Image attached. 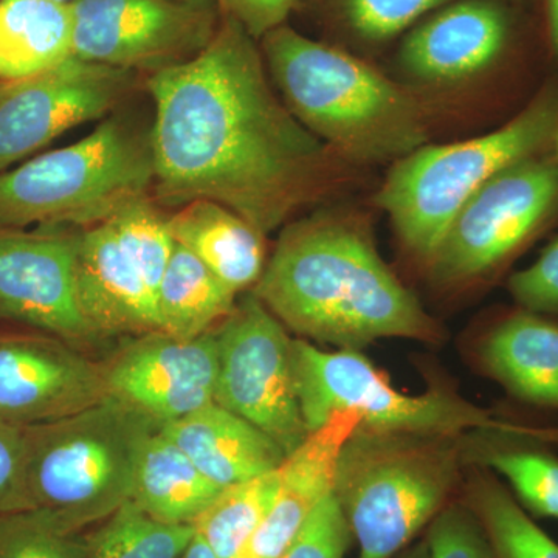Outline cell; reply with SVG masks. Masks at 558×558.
I'll return each mask as SVG.
<instances>
[{"mask_svg": "<svg viewBox=\"0 0 558 558\" xmlns=\"http://www.w3.org/2000/svg\"><path fill=\"white\" fill-rule=\"evenodd\" d=\"M73 54L150 75L185 64L215 38L216 0H75Z\"/></svg>", "mask_w": 558, "mask_h": 558, "instance_id": "cell-11", "label": "cell"}, {"mask_svg": "<svg viewBox=\"0 0 558 558\" xmlns=\"http://www.w3.org/2000/svg\"><path fill=\"white\" fill-rule=\"evenodd\" d=\"M57 2L72 3L75 2V0H57Z\"/></svg>", "mask_w": 558, "mask_h": 558, "instance_id": "cell-41", "label": "cell"}, {"mask_svg": "<svg viewBox=\"0 0 558 558\" xmlns=\"http://www.w3.org/2000/svg\"><path fill=\"white\" fill-rule=\"evenodd\" d=\"M558 222V157L521 161L459 209L429 259L433 278L462 284L498 274Z\"/></svg>", "mask_w": 558, "mask_h": 558, "instance_id": "cell-9", "label": "cell"}, {"mask_svg": "<svg viewBox=\"0 0 558 558\" xmlns=\"http://www.w3.org/2000/svg\"><path fill=\"white\" fill-rule=\"evenodd\" d=\"M450 2L453 0H337V9L360 39L385 43Z\"/></svg>", "mask_w": 558, "mask_h": 558, "instance_id": "cell-31", "label": "cell"}, {"mask_svg": "<svg viewBox=\"0 0 558 558\" xmlns=\"http://www.w3.org/2000/svg\"><path fill=\"white\" fill-rule=\"evenodd\" d=\"M542 36L550 60L558 64V0H539Z\"/></svg>", "mask_w": 558, "mask_h": 558, "instance_id": "cell-37", "label": "cell"}, {"mask_svg": "<svg viewBox=\"0 0 558 558\" xmlns=\"http://www.w3.org/2000/svg\"><path fill=\"white\" fill-rule=\"evenodd\" d=\"M109 398L102 365L49 333H0V422L31 427Z\"/></svg>", "mask_w": 558, "mask_h": 558, "instance_id": "cell-14", "label": "cell"}, {"mask_svg": "<svg viewBox=\"0 0 558 558\" xmlns=\"http://www.w3.org/2000/svg\"><path fill=\"white\" fill-rule=\"evenodd\" d=\"M480 450L481 465L508 481L520 506L535 517L558 520V458L548 444L524 436H494Z\"/></svg>", "mask_w": 558, "mask_h": 558, "instance_id": "cell-27", "label": "cell"}, {"mask_svg": "<svg viewBox=\"0 0 558 558\" xmlns=\"http://www.w3.org/2000/svg\"><path fill=\"white\" fill-rule=\"evenodd\" d=\"M172 240L190 250L233 292L258 284L266 269L264 236L219 202L199 199L167 218Z\"/></svg>", "mask_w": 558, "mask_h": 558, "instance_id": "cell-21", "label": "cell"}, {"mask_svg": "<svg viewBox=\"0 0 558 558\" xmlns=\"http://www.w3.org/2000/svg\"><path fill=\"white\" fill-rule=\"evenodd\" d=\"M110 220L124 247L137 260L157 300V290L174 248L167 218L148 197L121 209Z\"/></svg>", "mask_w": 558, "mask_h": 558, "instance_id": "cell-29", "label": "cell"}, {"mask_svg": "<svg viewBox=\"0 0 558 558\" xmlns=\"http://www.w3.org/2000/svg\"><path fill=\"white\" fill-rule=\"evenodd\" d=\"M557 135L558 75L497 131L425 145L395 161L374 202L388 213L402 244L428 264L465 202L499 172L553 153Z\"/></svg>", "mask_w": 558, "mask_h": 558, "instance_id": "cell-5", "label": "cell"}, {"mask_svg": "<svg viewBox=\"0 0 558 558\" xmlns=\"http://www.w3.org/2000/svg\"><path fill=\"white\" fill-rule=\"evenodd\" d=\"M352 535L333 495L312 513L284 558H344Z\"/></svg>", "mask_w": 558, "mask_h": 558, "instance_id": "cell-34", "label": "cell"}, {"mask_svg": "<svg viewBox=\"0 0 558 558\" xmlns=\"http://www.w3.org/2000/svg\"><path fill=\"white\" fill-rule=\"evenodd\" d=\"M179 558H216V556L213 554V550L208 548L207 543L194 532V537L191 539L189 548L183 550L182 556Z\"/></svg>", "mask_w": 558, "mask_h": 558, "instance_id": "cell-38", "label": "cell"}, {"mask_svg": "<svg viewBox=\"0 0 558 558\" xmlns=\"http://www.w3.org/2000/svg\"><path fill=\"white\" fill-rule=\"evenodd\" d=\"M260 53L290 112L344 161H398L428 142L422 102L347 51L284 24Z\"/></svg>", "mask_w": 558, "mask_h": 558, "instance_id": "cell-3", "label": "cell"}, {"mask_svg": "<svg viewBox=\"0 0 558 558\" xmlns=\"http://www.w3.org/2000/svg\"><path fill=\"white\" fill-rule=\"evenodd\" d=\"M24 427L0 422V515L13 510L22 459Z\"/></svg>", "mask_w": 558, "mask_h": 558, "instance_id": "cell-36", "label": "cell"}, {"mask_svg": "<svg viewBox=\"0 0 558 558\" xmlns=\"http://www.w3.org/2000/svg\"><path fill=\"white\" fill-rule=\"evenodd\" d=\"M218 343L215 402L245 418L286 454L307 438L284 326L255 295L238 301L215 330Z\"/></svg>", "mask_w": 558, "mask_h": 558, "instance_id": "cell-10", "label": "cell"}, {"mask_svg": "<svg viewBox=\"0 0 558 558\" xmlns=\"http://www.w3.org/2000/svg\"><path fill=\"white\" fill-rule=\"evenodd\" d=\"M509 2L517 3V2H523V0H509Z\"/></svg>", "mask_w": 558, "mask_h": 558, "instance_id": "cell-42", "label": "cell"}, {"mask_svg": "<svg viewBox=\"0 0 558 558\" xmlns=\"http://www.w3.org/2000/svg\"><path fill=\"white\" fill-rule=\"evenodd\" d=\"M236 296L194 253L174 241L157 290L160 330L178 339H197L229 317Z\"/></svg>", "mask_w": 558, "mask_h": 558, "instance_id": "cell-24", "label": "cell"}, {"mask_svg": "<svg viewBox=\"0 0 558 558\" xmlns=\"http://www.w3.org/2000/svg\"><path fill=\"white\" fill-rule=\"evenodd\" d=\"M154 194L167 207L219 202L263 234L343 182L339 154L271 87L256 39L223 14L196 58L149 75Z\"/></svg>", "mask_w": 558, "mask_h": 558, "instance_id": "cell-1", "label": "cell"}, {"mask_svg": "<svg viewBox=\"0 0 558 558\" xmlns=\"http://www.w3.org/2000/svg\"><path fill=\"white\" fill-rule=\"evenodd\" d=\"M458 438L359 425L340 451L333 498L359 558H392L449 505L461 476Z\"/></svg>", "mask_w": 558, "mask_h": 558, "instance_id": "cell-6", "label": "cell"}, {"mask_svg": "<svg viewBox=\"0 0 558 558\" xmlns=\"http://www.w3.org/2000/svg\"><path fill=\"white\" fill-rule=\"evenodd\" d=\"M80 227L0 226V319L72 343L98 339L80 307Z\"/></svg>", "mask_w": 558, "mask_h": 558, "instance_id": "cell-13", "label": "cell"}, {"mask_svg": "<svg viewBox=\"0 0 558 558\" xmlns=\"http://www.w3.org/2000/svg\"><path fill=\"white\" fill-rule=\"evenodd\" d=\"M220 490L160 428L143 450L131 501L153 519L193 526Z\"/></svg>", "mask_w": 558, "mask_h": 558, "instance_id": "cell-23", "label": "cell"}, {"mask_svg": "<svg viewBox=\"0 0 558 558\" xmlns=\"http://www.w3.org/2000/svg\"><path fill=\"white\" fill-rule=\"evenodd\" d=\"M464 505L480 521L497 558H558V543L532 521L494 473L475 472L465 486Z\"/></svg>", "mask_w": 558, "mask_h": 558, "instance_id": "cell-25", "label": "cell"}, {"mask_svg": "<svg viewBox=\"0 0 558 558\" xmlns=\"http://www.w3.org/2000/svg\"><path fill=\"white\" fill-rule=\"evenodd\" d=\"M508 289L521 310L558 319V236L534 264L509 278Z\"/></svg>", "mask_w": 558, "mask_h": 558, "instance_id": "cell-33", "label": "cell"}, {"mask_svg": "<svg viewBox=\"0 0 558 558\" xmlns=\"http://www.w3.org/2000/svg\"><path fill=\"white\" fill-rule=\"evenodd\" d=\"M137 75L73 54L38 75L0 81V172L72 128L105 119L134 90Z\"/></svg>", "mask_w": 558, "mask_h": 558, "instance_id": "cell-12", "label": "cell"}, {"mask_svg": "<svg viewBox=\"0 0 558 558\" xmlns=\"http://www.w3.org/2000/svg\"><path fill=\"white\" fill-rule=\"evenodd\" d=\"M161 432L219 488L278 469L288 457L266 433L216 402L168 422Z\"/></svg>", "mask_w": 558, "mask_h": 558, "instance_id": "cell-19", "label": "cell"}, {"mask_svg": "<svg viewBox=\"0 0 558 558\" xmlns=\"http://www.w3.org/2000/svg\"><path fill=\"white\" fill-rule=\"evenodd\" d=\"M279 486V468L222 488L193 523L216 558H241L269 515Z\"/></svg>", "mask_w": 558, "mask_h": 558, "instance_id": "cell-26", "label": "cell"}, {"mask_svg": "<svg viewBox=\"0 0 558 558\" xmlns=\"http://www.w3.org/2000/svg\"><path fill=\"white\" fill-rule=\"evenodd\" d=\"M253 293L293 332L340 349L444 337L380 258L368 226L348 213H323L282 231Z\"/></svg>", "mask_w": 558, "mask_h": 558, "instance_id": "cell-2", "label": "cell"}, {"mask_svg": "<svg viewBox=\"0 0 558 558\" xmlns=\"http://www.w3.org/2000/svg\"><path fill=\"white\" fill-rule=\"evenodd\" d=\"M0 558H86L81 534L36 512L0 515Z\"/></svg>", "mask_w": 558, "mask_h": 558, "instance_id": "cell-30", "label": "cell"}, {"mask_svg": "<svg viewBox=\"0 0 558 558\" xmlns=\"http://www.w3.org/2000/svg\"><path fill=\"white\" fill-rule=\"evenodd\" d=\"M153 143L123 117L86 138L0 172V226H97L154 189Z\"/></svg>", "mask_w": 558, "mask_h": 558, "instance_id": "cell-7", "label": "cell"}, {"mask_svg": "<svg viewBox=\"0 0 558 558\" xmlns=\"http://www.w3.org/2000/svg\"><path fill=\"white\" fill-rule=\"evenodd\" d=\"M222 14L240 22L256 40L284 25L296 0H216Z\"/></svg>", "mask_w": 558, "mask_h": 558, "instance_id": "cell-35", "label": "cell"}, {"mask_svg": "<svg viewBox=\"0 0 558 558\" xmlns=\"http://www.w3.org/2000/svg\"><path fill=\"white\" fill-rule=\"evenodd\" d=\"M392 558H429L428 545L425 539L414 543V545L407 546L405 549L400 550L398 556Z\"/></svg>", "mask_w": 558, "mask_h": 558, "instance_id": "cell-39", "label": "cell"}, {"mask_svg": "<svg viewBox=\"0 0 558 558\" xmlns=\"http://www.w3.org/2000/svg\"><path fill=\"white\" fill-rule=\"evenodd\" d=\"M524 33L523 20L509 0H458L409 33L399 61L413 78L461 81L512 58Z\"/></svg>", "mask_w": 558, "mask_h": 558, "instance_id": "cell-16", "label": "cell"}, {"mask_svg": "<svg viewBox=\"0 0 558 558\" xmlns=\"http://www.w3.org/2000/svg\"><path fill=\"white\" fill-rule=\"evenodd\" d=\"M292 357L301 413L310 433L337 411H355L362 427L385 432L449 438L476 432L524 436L558 446V427L505 418L444 389L403 395L357 349L323 351L307 340L295 339Z\"/></svg>", "mask_w": 558, "mask_h": 558, "instance_id": "cell-8", "label": "cell"}, {"mask_svg": "<svg viewBox=\"0 0 558 558\" xmlns=\"http://www.w3.org/2000/svg\"><path fill=\"white\" fill-rule=\"evenodd\" d=\"M553 154H556V156L558 157V135L556 142H554Z\"/></svg>", "mask_w": 558, "mask_h": 558, "instance_id": "cell-40", "label": "cell"}, {"mask_svg": "<svg viewBox=\"0 0 558 558\" xmlns=\"http://www.w3.org/2000/svg\"><path fill=\"white\" fill-rule=\"evenodd\" d=\"M102 368L109 398L165 425L215 402L216 333L211 330L193 340L161 330L142 333Z\"/></svg>", "mask_w": 558, "mask_h": 558, "instance_id": "cell-15", "label": "cell"}, {"mask_svg": "<svg viewBox=\"0 0 558 558\" xmlns=\"http://www.w3.org/2000/svg\"><path fill=\"white\" fill-rule=\"evenodd\" d=\"M72 3L0 0V81L38 75L73 57Z\"/></svg>", "mask_w": 558, "mask_h": 558, "instance_id": "cell-22", "label": "cell"}, {"mask_svg": "<svg viewBox=\"0 0 558 558\" xmlns=\"http://www.w3.org/2000/svg\"><path fill=\"white\" fill-rule=\"evenodd\" d=\"M429 558H497L486 532L465 505H447L428 524Z\"/></svg>", "mask_w": 558, "mask_h": 558, "instance_id": "cell-32", "label": "cell"}, {"mask_svg": "<svg viewBox=\"0 0 558 558\" xmlns=\"http://www.w3.org/2000/svg\"><path fill=\"white\" fill-rule=\"evenodd\" d=\"M480 360L510 396L558 413V319L521 307L509 312L484 337Z\"/></svg>", "mask_w": 558, "mask_h": 558, "instance_id": "cell-20", "label": "cell"}, {"mask_svg": "<svg viewBox=\"0 0 558 558\" xmlns=\"http://www.w3.org/2000/svg\"><path fill=\"white\" fill-rule=\"evenodd\" d=\"M355 411H337L279 465L269 515L241 558H284L312 513L333 492L340 451L360 425Z\"/></svg>", "mask_w": 558, "mask_h": 558, "instance_id": "cell-18", "label": "cell"}, {"mask_svg": "<svg viewBox=\"0 0 558 558\" xmlns=\"http://www.w3.org/2000/svg\"><path fill=\"white\" fill-rule=\"evenodd\" d=\"M76 293L98 337L160 330L156 293L110 219L81 230Z\"/></svg>", "mask_w": 558, "mask_h": 558, "instance_id": "cell-17", "label": "cell"}, {"mask_svg": "<svg viewBox=\"0 0 558 558\" xmlns=\"http://www.w3.org/2000/svg\"><path fill=\"white\" fill-rule=\"evenodd\" d=\"M194 537L191 524H168L124 502L84 537L86 558H179Z\"/></svg>", "mask_w": 558, "mask_h": 558, "instance_id": "cell-28", "label": "cell"}, {"mask_svg": "<svg viewBox=\"0 0 558 558\" xmlns=\"http://www.w3.org/2000/svg\"><path fill=\"white\" fill-rule=\"evenodd\" d=\"M161 427L113 398L24 427L11 513H40L73 534L109 519L130 501L143 450Z\"/></svg>", "mask_w": 558, "mask_h": 558, "instance_id": "cell-4", "label": "cell"}]
</instances>
